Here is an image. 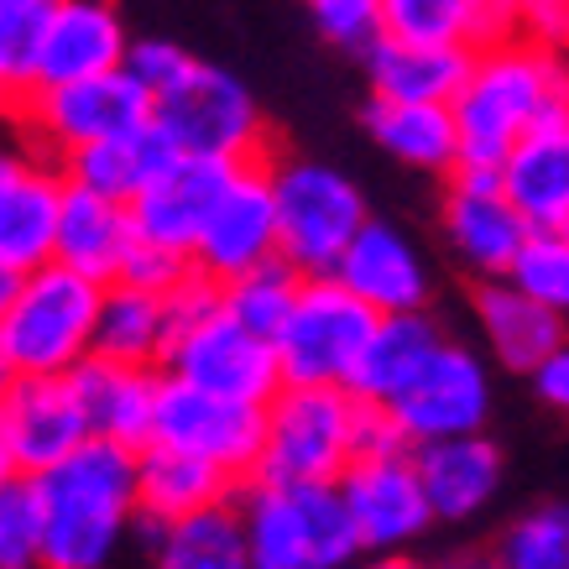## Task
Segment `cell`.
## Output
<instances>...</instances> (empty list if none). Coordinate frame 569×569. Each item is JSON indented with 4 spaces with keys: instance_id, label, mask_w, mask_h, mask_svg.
Here are the masks:
<instances>
[{
    "instance_id": "f1b7e54d",
    "label": "cell",
    "mask_w": 569,
    "mask_h": 569,
    "mask_svg": "<svg viewBox=\"0 0 569 569\" xmlns=\"http://www.w3.org/2000/svg\"><path fill=\"white\" fill-rule=\"evenodd\" d=\"M366 131L381 152L429 178H449L460 168V126L449 104H402L371 100L366 104Z\"/></svg>"
},
{
    "instance_id": "7402d4cb",
    "label": "cell",
    "mask_w": 569,
    "mask_h": 569,
    "mask_svg": "<svg viewBox=\"0 0 569 569\" xmlns=\"http://www.w3.org/2000/svg\"><path fill=\"white\" fill-rule=\"evenodd\" d=\"M69 381H73V392H79V408H84L89 439H110V445H126V449L152 445L157 387H162L157 366L89 356Z\"/></svg>"
},
{
    "instance_id": "2e32d148",
    "label": "cell",
    "mask_w": 569,
    "mask_h": 569,
    "mask_svg": "<svg viewBox=\"0 0 569 569\" xmlns=\"http://www.w3.org/2000/svg\"><path fill=\"white\" fill-rule=\"evenodd\" d=\"M350 293L371 303L377 313H423L433 303V267L423 246L392 220H371L356 230L346 257L335 261V272Z\"/></svg>"
},
{
    "instance_id": "e575fe53",
    "label": "cell",
    "mask_w": 569,
    "mask_h": 569,
    "mask_svg": "<svg viewBox=\"0 0 569 569\" xmlns=\"http://www.w3.org/2000/svg\"><path fill=\"white\" fill-rule=\"evenodd\" d=\"M381 37L476 48V17H470V0H381Z\"/></svg>"
},
{
    "instance_id": "74e56055",
    "label": "cell",
    "mask_w": 569,
    "mask_h": 569,
    "mask_svg": "<svg viewBox=\"0 0 569 569\" xmlns=\"http://www.w3.org/2000/svg\"><path fill=\"white\" fill-rule=\"evenodd\" d=\"M313 27L346 52H371V42H381V0H303Z\"/></svg>"
},
{
    "instance_id": "7a4b0ae2",
    "label": "cell",
    "mask_w": 569,
    "mask_h": 569,
    "mask_svg": "<svg viewBox=\"0 0 569 569\" xmlns=\"http://www.w3.org/2000/svg\"><path fill=\"white\" fill-rule=\"evenodd\" d=\"M460 168H497L538 121L569 110V48L533 37H501L470 58V73L455 94Z\"/></svg>"
},
{
    "instance_id": "d590c367",
    "label": "cell",
    "mask_w": 569,
    "mask_h": 569,
    "mask_svg": "<svg viewBox=\"0 0 569 569\" xmlns=\"http://www.w3.org/2000/svg\"><path fill=\"white\" fill-rule=\"evenodd\" d=\"M507 277L528 288L538 303H549L559 319H569V241L559 230H533Z\"/></svg>"
},
{
    "instance_id": "7c38bea8",
    "label": "cell",
    "mask_w": 569,
    "mask_h": 569,
    "mask_svg": "<svg viewBox=\"0 0 569 569\" xmlns=\"http://www.w3.org/2000/svg\"><path fill=\"white\" fill-rule=\"evenodd\" d=\"M152 445L193 455V460H204V466L224 470L236 481H251L261 460V408L236 402V397H214L204 387H189V381L162 371Z\"/></svg>"
},
{
    "instance_id": "ee69618b",
    "label": "cell",
    "mask_w": 569,
    "mask_h": 569,
    "mask_svg": "<svg viewBox=\"0 0 569 569\" xmlns=\"http://www.w3.org/2000/svg\"><path fill=\"white\" fill-rule=\"evenodd\" d=\"M470 17H476V48H486L501 37H518L522 0H470Z\"/></svg>"
},
{
    "instance_id": "8fae6325",
    "label": "cell",
    "mask_w": 569,
    "mask_h": 569,
    "mask_svg": "<svg viewBox=\"0 0 569 569\" xmlns=\"http://www.w3.org/2000/svg\"><path fill=\"white\" fill-rule=\"evenodd\" d=\"M340 497L356 522L366 559H397L413 553L423 538L433 533V507L429 491L418 481L413 449L387 445L361 455L356 466L340 476Z\"/></svg>"
},
{
    "instance_id": "ac0fdd59",
    "label": "cell",
    "mask_w": 569,
    "mask_h": 569,
    "mask_svg": "<svg viewBox=\"0 0 569 569\" xmlns=\"http://www.w3.org/2000/svg\"><path fill=\"white\" fill-rule=\"evenodd\" d=\"M470 319L481 329L486 361H497L512 377H533V366L569 340V319L538 303L512 277H486L470 293Z\"/></svg>"
},
{
    "instance_id": "4316f807",
    "label": "cell",
    "mask_w": 569,
    "mask_h": 569,
    "mask_svg": "<svg viewBox=\"0 0 569 569\" xmlns=\"http://www.w3.org/2000/svg\"><path fill=\"white\" fill-rule=\"evenodd\" d=\"M137 553L141 569H251L236 501L178 522H141Z\"/></svg>"
},
{
    "instance_id": "f907efd6",
    "label": "cell",
    "mask_w": 569,
    "mask_h": 569,
    "mask_svg": "<svg viewBox=\"0 0 569 569\" xmlns=\"http://www.w3.org/2000/svg\"><path fill=\"white\" fill-rule=\"evenodd\" d=\"M6 387H11V366H6V356H0V397H6Z\"/></svg>"
},
{
    "instance_id": "8d00e7d4",
    "label": "cell",
    "mask_w": 569,
    "mask_h": 569,
    "mask_svg": "<svg viewBox=\"0 0 569 569\" xmlns=\"http://www.w3.org/2000/svg\"><path fill=\"white\" fill-rule=\"evenodd\" d=\"M0 569H42V507L32 476L0 486Z\"/></svg>"
},
{
    "instance_id": "f5cc1de1",
    "label": "cell",
    "mask_w": 569,
    "mask_h": 569,
    "mask_svg": "<svg viewBox=\"0 0 569 569\" xmlns=\"http://www.w3.org/2000/svg\"><path fill=\"white\" fill-rule=\"evenodd\" d=\"M42 6H52V0H42Z\"/></svg>"
},
{
    "instance_id": "9c48e42d",
    "label": "cell",
    "mask_w": 569,
    "mask_h": 569,
    "mask_svg": "<svg viewBox=\"0 0 569 569\" xmlns=\"http://www.w3.org/2000/svg\"><path fill=\"white\" fill-rule=\"evenodd\" d=\"M147 121H152V94L126 69L73 79V84L27 89L17 110V131L52 162H63L69 152L94 147V141L126 137Z\"/></svg>"
},
{
    "instance_id": "60d3db41",
    "label": "cell",
    "mask_w": 569,
    "mask_h": 569,
    "mask_svg": "<svg viewBox=\"0 0 569 569\" xmlns=\"http://www.w3.org/2000/svg\"><path fill=\"white\" fill-rule=\"evenodd\" d=\"M189 267H193L189 257H178V251H168V246H152V241H141V236H137V246H131V257H126V267H121V277H116V282L168 293V288H173Z\"/></svg>"
},
{
    "instance_id": "5b68a950",
    "label": "cell",
    "mask_w": 569,
    "mask_h": 569,
    "mask_svg": "<svg viewBox=\"0 0 569 569\" xmlns=\"http://www.w3.org/2000/svg\"><path fill=\"white\" fill-rule=\"evenodd\" d=\"M104 282L73 272L63 261H42L21 272L11 309L0 313V356L11 377H73L94 356Z\"/></svg>"
},
{
    "instance_id": "c3c4849f",
    "label": "cell",
    "mask_w": 569,
    "mask_h": 569,
    "mask_svg": "<svg viewBox=\"0 0 569 569\" xmlns=\"http://www.w3.org/2000/svg\"><path fill=\"white\" fill-rule=\"evenodd\" d=\"M371 569H449V565H423L413 553H397V559H371Z\"/></svg>"
},
{
    "instance_id": "603a6c76",
    "label": "cell",
    "mask_w": 569,
    "mask_h": 569,
    "mask_svg": "<svg viewBox=\"0 0 569 569\" xmlns=\"http://www.w3.org/2000/svg\"><path fill=\"white\" fill-rule=\"evenodd\" d=\"M470 58H476L470 42H402V37H381L366 52L371 100L455 104V94H460V84L470 73Z\"/></svg>"
},
{
    "instance_id": "9a60e30c",
    "label": "cell",
    "mask_w": 569,
    "mask_h": 569,
    "mask_svg": "<svg viewBox=\"0 0 569 569\" xmlns=\"http://www.w3.org/2000/svg\"><path fill=\"white\" fill-rule=\"evenodd\" d=\"M282 257L277 241V193H272V173H267V157L261 162H241L230 168L220 199L209 209L204 230L193 241V272L230 282V277L251 272L261 261Z\"/></svg>"
},
{
    "instance_id": "5bb4252c",
    "label": "cell",
    "mask_w": 569,
    "mask_h": 569,
    "mask_svg": "<svg viewBox=\"0 0 569 569\" xmlns=\"http://www.w3.org/2000/svg\"><path fill=\"white\" fill-rule=\"evenodd\" d=\"M439 230L455 261L466 267L476 282L486 277H507L518 251L528 246L533 224L518 214L507 199L497 168H455L445 178V204H439Z\"/></svg>"
},
{
    "instance_id": "4dcf8cb0",
    "label": "cell",
    "mask_w": 569,
    "mask_h": 569,
    "mask_svg": "<svg viewBox=\"0 0 569 569\" xmlns=\"http://www.w3.org/2000/svg\"><path fill=\"white\" fill-rule=\"evenodd\" d=\"M173 157L178 152L168 147V137L147 121V126H137V131H126V137L79 147V152H69L58 168H63V178H69V183H79V189L131 204V199H137V193L147 189V183H152V178L162 173Z\"/></svg>"
},
{
    "instance_id": "f546056e",
    "label": "cell",
    "mask_w": 569,
    "mask_h": 569,
    "mask_svg": "<svg viewBox=\"0 0 569 569\" xmlns=\"http://www.w3.org/2000/svg\"><path fill=\"white\" fill-rule=\"evenodd\" d=\"M449 329L433 319L429 309L423 313H381L377 329H371V346H366L361 366H356V381L350 392L371 402V408H387L408 381L429 366V356L445 346Z\"/></svg>"
},
{
    "instance_id": "1f68e13d",
    "label": "cell",
    "mask_w": 569,
    "mask_h": 569,
    "mask_svg": "<svg viewBox=\"0 0 569 569\" xmlns=\"http://www.w3.org/2000/svg\"><path fill=\"white\" fill-rule=\"evenodd\" d=\"M173 346V325H168V293L152 288H131V282H104L100 298V325H94V356L131 366H157Z\"/></svg>"
},
{
    "instance_id": "cb8c5ba5",
    "label": "cell",
    "mask_w": 569,
    "mask_h": 569,
    "mask_svg": "<svg viewBox=\"0 0 569 569\" xmlns=\"http://www.w3.org/2000/svg\"><path fill=\"white\" fill-rule=\"evenodd\" d=\"M137 246V224H131V204L89 193L63 178V204H58V241H52V261H63L73 272L94 277V282H116Z\"/></svg>"
},
{
    "instance_id": "277c9868",
    "label": "cell",
    "mask_w": 569,
    "mask_h": 569,
    "mask_svg": "<svg viewBox=\"0 0 569 569\" xmlns=\"http://www.w3.org/2000/svg\"><path fill=\"white\" fill-rule=\"evenodd\" d=\"M236 518L251 569H356L366 559L340 481H241Z\"/></svg>"
},
{
    "instance_id": "44dd1931",
    "label": "cell",
    "mask_w": 569,
    "mask_h": 569,
    "mask_svg": "<svg viewBox=\"0 0 569 569\" xmlns=\"http://www.w3.org/2000/svg\"><path fill=\"white\" fill-rule=\"evenodd\" d=\"M418 481L429 491L433 522H470L497 501L507 481V455L491 433H460V439H433L413 449Z\"/></svg>"
},
{
    "instance_id": "ffe728a7",
    "label": "cell",
    "mask_w": 569,
    "mask_h": 569,
    "mask_svg": "<svg viewBox=\"0 0 569 569\" xmlns=\"http://www.w3.org/2000/svg\"><path fill=\"white\" fill-rule=\"evenodd\" d=\"M0 413H6V429L17 445L21 476H42L89 439L84 408H79V392L69 377H11V387L0 397Z\"/></svg>"
},
{
    "instance_id": "7dc6e473",
    "label": "cell",
    "mask_w": 569,
    "mask_h": 569,
    "mask_svg": "<svg viewBox=\"0 0 569 569\" xmlns=\"http://www.w3.org/2000/svg\"><path fill=\"white\" fill-rule=\"evenodd\" d=\"M17 288H21V272H17V267H6V261H0V313L11 309V298H17Z\"/></svg>"
},
{
    "instance_id": "d6a6232c",
    "label": "cell",
    "mask_w": 569,
    "mask_h": 569,
    "mask_svg": "<svg viewBox=\"0 0 569 569\" xmlns=\"http://www.w3.org/2000/svg\"><path fill=\"white\" fill-rule=\"evenodd\" d=\"M491 569H569V501H533L486 543Z\"/></svg>"
},
{
    "instance_id": "d6986e66",
    "label": "cell",
    "mask_w": 569,
    "mask_h": 569,
    "mask_svg": "<svg viewBox=\"0 0 569 569\" xmlns=\"http://www.w3.org/2000/svg\"><path fill=\"white\" fill-rule=\"evenodd\" d=\"M230 168H241V162H209V157L178 152L173 162L131 199L137 236L152 246H168L178 257H193V241H199V230H204L209 209L220 199Z\"/></svg>"
},
{
    "instance_id": "681fc988",
    "label": "cell",
    "mask_w": 569,
    "mask_h": 569,
    "mask_svg": "<svg viewBox=\"0 0 569 569\" xmlns=\"http://www.w3.org/2000/svg\"><path fill=\"white\" fill-rule=\"evenodd\" d=\"M449 569H491V559H486V549H476V553H460Z\"/></svg>"
},
{
    "instance_id": "db71d44e",
    "label": "cell",
    "mask_w": 569,
    "mask_h": 569,
    "mask_svg": "<svg viewBox=\"0 0 569 569\" xmlns=\"http://www.w3.org/2000/svg\"><path fill=\"white\" fill-rule=\"evenodd\" d=\"M356 569H361V565H356Z\"/></svg>"
},
{
    "instance_id": "bcb514c9",
    "label": "cell",
    "mask_w": 569,
    "mask_h": 569,
    "mask_svg": "<svg viewBox=\"0 0 569 569\" xmlns=\"http://www.w3.org/2000/svg\"><path fill=\"white\" fill-rule=\"evenodd\" d=\"M21 466H17V445H11V429H6V413H0V486L17 481Z\"/></svg>"
},
{
    "instance_id": "30bf717a",
    "label": "cell",
    "mask_w": 569,
    "mask_h": 569,
    "mask_svg": "<svg viewBox=\"0 0 569 569\" xmlns=\"http://www.w3.org/2000/svg\"><path fill=\"white\" fill-rule=\"evenodd\" d=\"M497 408V387H491V361L476 346L445 335V346L429 356L402 392L381 408L392 423V439L402 449L433 445V439H460V433H486Z\"/></svg>"
},
{
    "instance_id": "d4e9b609",
    "label": "cell",
    "mask_w": 569,
    "mask_h": 569,
    "mask_svg": "<svg viewBox=\"0 0 569 569\" xmlns=\"http://www.w3.org/2000/svg\"><path fill=\"white\" fill-rule=\"evenodd\" d=\"M501 189L533 230H559L569 214V110L538 121L501 162Z\"/></svg>"
},
{
    "instance_id": "83f0119b",
    "label": "cell",
    "mask_w": 569,
    "mask_h": 569,
    "mask_svg": "<svg viewBox=\"0 0 569 569\" xmlns=\"http://www.w3.org/2000/svg\"><path fill=\"white\" fill-rule=\"evenodd\" d=\"M241 481L224 476V470L193 460V455H178V449L147 445L137 449V501H141V522H178L193 518V512H209V507H224L236 501Z\"/></svg>"
},
{
    "instance_id": "f35d334b",
    "label": "cell",
    "mask_w": 569,
    "mask_h": 569,
    "mask_svg": "<svg viewBox=\"0 0 569 569\" xmlns=\"http://www.w3.org/2000/svg\"><path fill=\"white\" fill-rule=\"evenodd\" d=\"M42 27H48V6L42 0H0V63L17 73L21 89H32Z\"/></svg>"
},
{
    "instance_id": "816d5d0a",
    "label": "cell",
    "mask_w": 569,
    "mask_h": 569,
    "mask_svg": "<svg viewBox=\"0 0 569 569\" xmlns=\"http://www.w3.org/2000/svg\"><path fill=\"white\" fill-rule=\"evenodd\" d=\"M559 236H565V241H569V214H565V220H559Z\"/></svg>"
},
{
    "instance_id": "e0dca14e",
    "label": "cell",
    "mask_w": 569,
    "mask_h": 569,
    "mask_svg": "<svg viewBox=\"0 0 569 569\" xmlns=\"http://www.w3.org/2000/svg\"><path fill=\"white\" fill-rule=\"evenodd\" d=\"M126 48H131V32H126L121 11L110 0H52L42 42H37L32 89L73 84V79L121 69Z\"/></svg>"
},
{
    "instance_id": "7bdbcfd3",
    "label": "cell",
    "mask_w": 569,
    "mask_h": 569,
    "mask_svg": "<svg viewBox=\"0 0 569 569\" xmlns=\"http://www.w3.org/2000/svg\"><path fill=\"white\" fill-rule=\"evenodd\" d=\"M528 381H533V397L553 418H569V340L553 350V356H543Z\"/></svg>"
},
{
    "instance_id": "b9f144b4",
    "label": "cell",
    "mask_w": 569,
    "mask_h": 569,
    "mask_svg": "<svg viewBox=\"0 0 569 569\" xmlns=\"http://www.w3.org/2000/svg\"><path fill=\"white\" fill-rule=\"evenodd\" d=\"M518 32L549 48H569V0H522Z\"/></svg>"
},
{
    "instance_id": "ab89813d",
    "label": "cell",
    "mask_w": 569,
    "mask_h": 569,
    "mask_svg": "<svg viewBox=\"0 0 569 569\" xmlns=\"http://www.w3.org/2000/svg\"><path fill=\"white\" fill-rule=\"evenodd\" d=\"M193 52L178 48V42H162V37H131V48H126V63L121 69L137 79L147 94H162V89H173L183 73H189Z\"/></svg>"
},
{
    "instance_id": "4fadbf2b",
    "label": "cell",
    "mask_w": 569,
    "mask_h": 569,
    "mask_svg": "<svg viewBox=\"0 0 569 569\" xmlns=\"http://www.w3.org/2000/svg\"><path fill=\"white\" fill-rule=\"evenodd\" d=\"M162 371L189 387H204L214 397H236V402H257L267 408L282 392V366H277V346L257 329H246L230 313H209L183 335H173V346L162 356Z\"/></svg>"
},
{
    "instance_id": "52a82bcc",
    "label": "cell",
    "mask_w": 569,
    "mask_h": 569,
    "mask_svg": "<svg viewBox=\"0 0 569 569\" xmlns=\"http://www.w3.org/2000/svg\"><path fill=\"white\" fill-rule=\"evenodd\" d=\"M152 126L183 157H209V162L272 157V126L261 116L257 94L230 69L204 58H193L189 73L152 100Z\"/></svg>"
},
{
    "instance_id": "836d02e7",
    "label": "cell",
    "mask_w": 569,
    "mask_h": 569,
    "mask_svg": "<svg viewBox=\"0 0 569 569\" xmlns=\"http://www.w3.org/2000/svg\"><path fill=\"white\" fill-rule=\"evenodd\" d=\"M298 288H303V272L282 257L261 261V267H251V272L220 282L224 313L241 319L246 329L267 335V340H277V329L288 325V313H293V303H298Z\"/></svg>"
},
{
    "instance_id": "6da1fadb",
    "label": "cell",
    "mask_w": 569,
    "mask_h": 569,
    "mask_svg": "<svg viewBox=\"0 0 569 569\" xmlns=\"http://www.w3.org/2000/svg\"><path fill=\"white\" fill-rule=\"evenodd\" d=\"M42 507V569H116L137 549V449L84 439L69 460L32 476Z\"/></svg>"
},
{
    "instance_id": "3957f363",
    "label": "cell",
    "mask_w": 569,
    "mask_h": 569,
    "mask_svg": "<svg viewBox=\"0 0 569 569\" xmlns=\"http://www.w3.org/2000/svg\"><path fill=\"white\" fill-rule=\"evenodd\" d=\"M397 445L381 408L350 387H282L261 408V481H340L361 455Z\"/></svg>"
},
{
    "instance_id": "8992f818",
    "label": "cell",
    "mask_w": 569,
    "mask_h": 569,
    "mask_svg": "<svg viewBox=\"0 0 569 569\" xmlns=\"http://www.w3.org/2000/svg\"><path fill=\"white\" fill-rule=\"evenodd\" d=\"M277 193V241L282 261H293L303 277H329L335 261L346 257L356 230L371 220L361 183L319 157H267Z\"/></svg>"
},
{
    "instance_id": "f6af8a7d",
    "label": "cell",
    "mask_w": 569,
    "mask_h": 569,
    "mask_svg": "<svg viewBox=\"0 0 569 569\" xmlns=\"http://www.w3.org/2000/svg\"><path fill=\"white\" fill-rule=\"evenodd\" d=\"M21 94L27 89L17 84V73L0 63V126H17V110H21Z\"/></svg>"
},
{
    "instance_id": "ba28073f",
    "label": "cell",
    "mask_w": 569,
    "mask_h": 569,
    "mask_svg": "<svg viewBox=\"0 0 569 569\" xmlns=\"http://www.w3.org/2000/svg\"><path fill=\"white\" fill-rule=\"evenodd\" d=\"M381 313L340 277H303L288 325L277 329L282 387H350Z\"/></svg>"
},
{
    "instance_id": "484cf974",
    "label": "cell",
    "mask_w": 569,
    "mask_h": 569,
    "mask_svg": "<svg viewBox=\"0 0 569 569\" xmlns=\"http://www.w3.org/2000/svg\"><path fill=\"white\" fill-rule=\"evenodd\" d=\"M58 204H63V168L37 152L6 189H0V261L32 272L52 261L58 241Z\"/></svg>"
}]
</instances>
